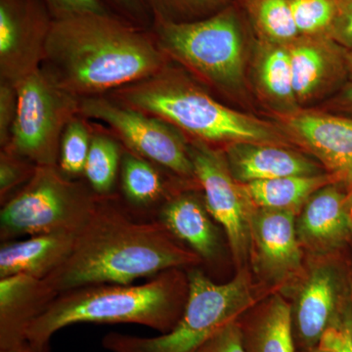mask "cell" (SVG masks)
Segmentation results:
<instances>
[{
  "label": "cell",
  "instance_id": "6da1fadb",
  "mask_svg": "<svg viewBox=\"0 0 352 352\" xmlns=\"http://www.w3.org/2000/svg\"><path fill=\"white\" fill-rule=\"evenodd\" d=\"M203 261L159 219H138L120 195L99 196L73 251L46 283L57 294L99 284H133Z\"/></svg>",
  "mask_w": 352,
  "mask_h": 352
},
{
  "label": "cell",
  "instance_id": "7a4b0ae2",
  "mask_svg": "<svg viewBox=\"0 0 352 352\" xmlns=\"http://www.w3.org/2000/svg\"><path fill=\"white\" fill-rule=\"evenodd\" d=\"M173 63L151 29L107 14L54 21L41 69L78 98L103 96Z\"/></svg>",
  "mask_w": 352,
  "mask_h": 352
},
{
  "label": "cell",
  "instance_id": "3957f363",
  "mask_svg": "<svg viewBox=\"0 0 352 352\" xmlns=\"http://www.w3.org/2000/svg\"><path fill=\"white\" fill-rule=\"evenodd\" d=\"M107 96L164 120L188 139L221 150L240 142L289 145L288 136L277 127L227 107L185 69L173 63Z\"/></svg>",
  "mask_w": 352,
  "mask_h": 352
},
{
  "label": "cell",
  "instance_id": "277c9868",
  "mask_svg": "<svg viewBox=\"0 0 352 352\" xmlns=\"http://www.w3.org/2000/svg\"><path fill=\"white\" fill-rule=\"evenodd\" d=\"M189 294L186 270H171L143 284H99L63 293L28 331L30 344H50L55 333L80 323L136 324L166 333L182 318Z\"/></svg>",
  "mask_w": 352,
  "mask_h": 352
},
{
  "label": "cell",
  "instance_id": "5b68a950",
  "mask_svg": "<svg viewBox=\"0 0 352 352\" xmlns=\"http://www.w3.org/2000/svg\"><path fill=\"white\" fill-rule=\"evenodd\" d=\"M249 29L236 1L196 22L154 23L160 48L173 64L214 91L237 96L245 85V52Z\"/></svg>",
  "mask_w": 352,
  "mask_h": 352
},
{
  "label": "cell",
  "instance_id": "8992f818",
  "mask_svg": "<svg viewBox=\"0 0 352 352\" xmlns=\"http://www.w3.org/2000/svg\"><path fill=\"white\" fill-rule=\"evenodd\" d=\"M189 294L182 318L170 332L153 338L107 333L102 346L111 352H198L214 333L237 320L252 305L270 295L249 267L236 271L226 283H215L200 267L187 270Z\"/></svg>",
  "mask_w": 352,
  "mask_h": 352
},
{
  "label": "cell",
  "instance_id": "52a82bcc",
  "mask_svg": "<svg viewBox=\"0 0 352 352\" xmlns=\"http://www.w3.org/2000/svg\"><path fill=\"white\" fill-rule=\"evenodd\" d=\"M83 178L69 179L58 166H38L31 180L1 205L0 238L78 234L98 201Z\"/></svg>",
  "mask_w": 352,
  "mask_h": 352
},
{
  "label": "cell",
  "instance_id": "ba28073f",
  "mask_svg": "<svg viewBox=\"0 0 352 352\" xmlns=\"http://www.w3.org/2000/svg\"><path fill=\"white\" fill-rule=\"evenodd\" d=\"M282 295L291 303L296 352L310 349L326 329L352 315L351 251L305 254L302 272Z\"/></svg>",
  "mask_w": 352,
  "mask_h": 352
},
{
  "label": "cell",
  "instance_id": "9c48e42d",
  "mask_svg": "<svg viewBox=\"0 0 352 352\" xmlns=\"http://www.w3.org/2000/svg\"><path fill=\"white\" fill-rule=\"evenodd\" d=\"M17 88V117L4 148L38 166H57L62 135L80 113V98L55 85L41 69Z\"/></svg>",
  "mask_w": 352,
  "mask_h": 352
},
{
  "label": "cell",
  "instance_id": "30bf717a",
  "mask_svg": "<svg viewBox=\"0 0 352 352\" xmlns=\"http://www.w3.org/2000/svg\"><path fill=\"white\" fill-rule=\"evenodd\" d=\"M80 115L107 127L129 151L200 187L190 157L189 139L168 122L107 95L80 98Z\"/></svg>",
  "mask_w": 352,
  "mask_h": 352
},
{
  "label": "cell",
  "instance_id": "8fae6325",
  "mask_svg": "<svg viewBox=\"0 0 352 352\" xmlns=\"http://www.w3.org/2000/svg\"><path fill=\"white\" fill-rule=\"evenodd\" d=\"M189 152L208 212L226 235L236 271L249 267L252 205L245 185L229 170L224 153L189 139Z\"/></svg>",
  "mask_w": 352,
  "mask_h": 352
},
{
  "label": "cell",
  "instance_id": "7c38bea8",
  "mask_svg": "<svg viewBox=\"0 0 352 352\" xmlns=\"http://www.w3.org/2000/svg\"><path fill=\"white\" fill-rule=\"evenodd\" d=\"M296 214L256 208L252 217L249 268L268 294H283L302 272L305 254L298 242Z\"/></svg>",
  "mask_w": 352,
  "mask_h": 352
},
{
  "label": "cell",
  "instance_id": "4fadbf2b",
  "mask_svg": "<svg viewBox=\"0 0 352 352\" xmlns=\"http://www.w3.org/2000/svg\"><path fill=\"white\" fill-rule=\"evenodd\" d=\"M53 23L43 0H0V82L18 87L41 69Z\"/></svg>",
  "mask_w": 352,
  "mask_h": 352
},
{
  "label": "cell",
  "instance_id": "5bb4252c",
  "mask_svg": "<svg viewBox=\"0 0 352 352\" xmlns=\"http://www.w3.org/2000/svg\"><path fill=\"white\" fill-rule=\"evenodd\" d=\"M351 207L346 182L330 183L315 192L296 219V235L305 254L351 251Z\"/></svg>",
  "mask_w": 352,
  "mask_h": 352
},
{
  "label": "cell",
  "instance_id": "9a60e30c",
  "mask_svg": "<svg viewBox=\"0 0 352 352\" xmlns=\"http://www.w3.org/2000/svg\"><path fill=\"white\" fill-rule=\"evenodd\" d=\"M289 140L311 155L327 173L351 187L352 183V117L315 112L285 115Z\"/></svg>",
  "mask_w": 352,
  "mask_h": 352
},
{
  "label": "cell",
  "instance_id": "2e32d148",
  "mask_svg": "<svg viewBox=\"0 0 352 352\" xmlns=\"http://www.w3.org/2000/svg\"><path fill=\"white\" fill-rule=\"evenodd\" d=\"M286 46L298 105L323 96L349 78L347 50L330 36H300Z\"/></svg>",
  "mask_w": 352,
  "mask_h": 352
},
{
  "label": "cell",
  "instance_id": "e0dca14e",
  "mask_svg": "<svg viewBox=\"0 0 352 352\" xmlns=\"http://www.w3.org/2000/svg\"><path fill=\"white\" fill-rule=\"evenodd\" d=\"M156 219L203 264L214 265L223 258L226 248L219 224L208 212L201 190L176 194L160 208Z\"/></svg>",
  "mask_w": 352,
  "mask_h": 352
},
{
  "label": "cell",
  "instance_id": "ac0fdd59",
  "mask_svg": "<svg viewBox=\"0 0 352 352\" xmlns=\"http://www.w3.org/2000/svg\"><path fill=\"white\" fill-rule=\"evenodd\" d=\"M222 151L233 177L243 184L327 173L314 157L289 146L240 142L227 145Z\"/></svg>",
  "mask_w": 352,
  "mask_h": 352
},
{
  "label": "cell",
  "instance_id": "d6986e66",
  "mask_svg": "<svg viewBox=\"0 0 352 352\" xmlns=\"http://www.w3.org/2000/svg\"><path fill=\"white\" fill-rule=\"evenodd\" d=\"M58 294L44 279L15 275L0 279V349L29 342L28 331Z\"/></svg>",
  "mask_w": 352,
  "mask_h": 352
},
{
  "label": "cell",
  "instance_id": "ffe728a7",
  "mask_svg": "<svg viewBox=\"0 0 352 352\" xmlns=\"http://www.w3.org/2000/svg\"><path fill=\"white\" fill-rule=\"evenodd\" d=\"M120 196L131 210L159 212L170 198L188 189L201 190L159 164L124 147L120 164Z\"/></svg>",
  "mask_w": 352,
  "mask_h": 352
},
{
  "label": "cell",
  "instance_id": "44dd1931",
  "mask_svg": "<svg viewBox=\"0 0 352 352\" xmlns=\"http://www.w3.org/2000/svg\"><path fill=\"white\" fill-rule=\"evenodd\" d=\"M237 322L245 352H296L291 303L282 294L266 296Z\"/></svg>",
  "mask_w": 352,
  "mask_h": 352
},
{
  "label": "cell",
  "instance_id": "7402d4cb",
  "mask_svg": "<svg viewBox=\"0 0 352 352\" xmlns=\"http://www.w3.org/2000/svg\"><path fill=\"white\" fill-rule=\"evenodd\" d=\"M76 234L51 233L31 236L0 247V279L25 275L45 279L69 258Z\"/></svg>",
  "mask_w": 352,
  "mask_h": 352
},
{
  "label": "cell",
  "instance_id": "603a6c76",
  "mask_svg": "<svg viewBox=\"0 0 352 352\" xmlns=\"http://www.w3.org/2000/svg\"><path fill=\"white\" fill-rule=\"evenodd\" d=\"M337 182H340L337 176L326 173L318 175L287 176L244 185L254 208L286 210L298 215L315 192Z\"/></svg>",
  "mask_w": 352,
  "mask_h": 352
},
{
  "label": "cell",
  "instance_id": "cb8c5ba5",
  "mask_svg": "<svg viewBox=\"0 0 352 352\" xmlns=\"http://www.w3.org/2000/svg\"><path fill=\"white\" fill-rule=\"evenodd\" d=\"M256 80L263 96L284 115L296 112L291 62L286 45L261 41Z\"/></svg>",
  "mask_w": 352,
  "mask_h": 352
},
{
  "label": "cell",
  "instance_id": "d4e9b609",
  "mask_svg": "<svg viewBox=\"0 0 352 352\" xmlns=\"http://www.w3.org/2000/svg\"><path fill=\"white\" fill-rule=\"evenodd\" d=\"M124 146L107 127L94 122L91 145L83 179L98 196L116 193L119 184Z\"/></svg>",
  "mask_w": 352,
  "mask_h": 352
},
{
  "label": "cell",
  "instance_id": "484cf974",
  "mask_svg": "<svg viewBox=\"0 0 352 352\" xmlns=\"http://www.w3.org/2000/svg\"><path fill=\"white\" fill-rule=\"evenodd\" d=\"M252 31L263 43L287 45L300 38L289 0H238Z\"/></svg>",
  "mask_w": 352,
  "mask_h": 352
},
{
  "label": "cell",
  "instance_id": "4316f807",
  "mask_svg": "<svg viewBox=\"0 0 352 352\" xmlns=\"http://www.w3.org/2000/svg\"><path fill=\"white\" fill-rule=\"evenodd\" d=\"M94 134V122L76 115L69 120L60 143L58 168L69 179H82Z\"/></svg>",
  "mask_w": 352,
  "mask_h": 352
},
{
  "label": "cell",
  "instance_id": "83f0119b",
  "mask_svg": "<svg viewBox=\"0 0 352 352\" xmlns=\"http://www.w3.org/2000/svg\"><path fill=\"white\" fill-rule=\"evenodd\" d=\"M234 0H145L154 23L175 24L206 19L226 8Z\"/></svg>",
  "mask_w": 352,
  "mask_h": 352
},
{
  "label": "cell",
  "instance_id": "f1b7e54d",
  "mask_svg": "<svg viewBox=\"0 0 352 352\" xmlns=\"http://www.w3.org/2000/svg\"><path fill=\"white\" fill-rule=\"evenodd\" d=\"M300 36H328L338 0H289Z\"/></svg>",
  "mask_w": 352,
  "mask_h": 352
},
{
  "label": "cell",
  "instance_id": "f546056e",
  "mask_svg": "<svg viewBox=\"0 0 352 352\" xmlns=\"http://www.w3.org/2000/svg\"><path fill=\"white\" fill-rule=\"evenodd\" d=\"M38 166L11 150L0 149V203L3 205L31 180Z\"/></svg>",
  "mask_w": 352,
  "mask_h": 352
},
{
  "label": "cell",
  "instance_id": "4dcf8cb0",
  "mask_svg": "<svg viewBox=\"0 0 352 352\" xmlns=\"http://www.w3.org/2000/svg\"><path fill=\"white\" fill-rule=\"evenodd\" d=\"M298 352H352V315L326 329L314 346Z\"/></svg>",
  "mask_w": 352,
  "mask_h": 352
},
{
  "label": "cell",
  "instance_id": "1f68e13d",
  "mask_svg": "<svg viewBox=\"0 0 352 352\" xmlns=\"http://www.w3.org/2000/svg\"><path fill=\"white\" fill-rule=\"evenodd\" d=\"M43 1L54 21L69 19V18L88 15V14L113 15L100 0H43Z\"/></svg>",
  "mask_w": 352,
  "mask_h": 352
},
{
  "label": "cell",
  "instance_id": "d6a6232c",
  "mask_svg": "<svg viewBox=\"0 0 352 352\" xmlns=\"http://www.w3.org/2000/svg\"><path fill=\"white\" fill-rule=\"evenodd\" d=\"M116 17L144 29H152V14L145 0H100Z\"/></svg>",
  "mask_w": 352,
  "mask_h": 352
},
{
  "label": "cell",
  "instance_id": "836d02e7",
  "mask_svg": "<svg viewBox=\"0 0 352 352\" xmlns=\"http://www.w3.org/2000/svg\"><path fill=\"white\" fill-rule=\"evenodd\" d=\"M18 111V88L0 82V149L10 142Z\"/></svg>",
  "mask_w": 352,
  "mask_h": 352
},
{
  "label": "cell",
  "instance_id": "e575fe53",
  "mask_svg": "<svg viewBox=\"0 0 352 352\" xmlns=\"http://www.w3.org/2000/svg\"><path fill=\"white\" fill-rule=\"evenodd\" d=\"M198 352H245L237 320L214 333Z\"/></svg>",
  "mask_w": 352,
  "mask_h": 352
},
{
  "label": "cell",
  "instance_id": "d590c367",
  "mask_svg": "<svg viewBox=\"0 0 352 352\" xmlns=\"http://www.w3.org/2000/svg\"><path fill=\"white\" fill-rule=\"evenodd\" d=\"M328 36L346 50H352V0H338L337 13Z\"/></svg>",
  "mask_w": 352,
  "mask_h": 352
},
{
  "label": "cell",
  "instance_id": "8d00e7d4",
  "mask_svg": "<svg viewBox=\"0 0 352 352\" xmlns=\"http://www.w3.org/2000/svg\"><path fill=\"white\" fill-rule=\"evenodd\" d=\"M335 105L338 110L352 116V82L342 87L335 99Z\"/></svg>",
  "mask_w": 352,
  "mask_h": 352
},
{
  "label": "cell",
  "instance_id": "74e56055",
  "mask_svg": "<svg viewBox=\"0 0 352 352\" xmlns=\"http://www.w3.org/2000/svg\"><path fill=\"white\" fill-rule=\"evenodd\" d=\"M31 344L27 342L20 346L9 347V349H0V352H31Z\"/></svg>",
  "mask_w": 352,
  "mask_h": 352
},
{
  "label": "cell",
  "instance_id": "f35d334b",
  "mask_svg": "<svg viewBox=\"0 0 352 352\" xmlns=\"http://www.w3.org/2000/svg\"><path fill=\"white\" fill-rule=\"evenodd\" d=\"M346 66L347 75L351 82H352V50H347L346 52Z\"/></svg>",
  "mask_w": 352,
  "mask_h": 352
},
{
  "label": "cell",
  "instance_id": "ab89813d",
  "mask_svg": "<svg viewBox=\"0 0 352 352\" xmlns=\"http://www.w3.org/2000/svg\"><path fill=\"white\" fill-rule=\"evenodd\" d=\"M31 352H50V344H41V346L31 344Z\"/></svg>",
  "mask_w": 352,
  "mask_h": 352
},
{
  "label": "cell",
  "instance_id": "60d3db41",
  "mask_svg": "<svg viewBox=\"0 0 352 352\" xmlns=\"http://www.w3.org/2000/svg\"><path fill=\"white\" fill-rule=\"evenodd\" d=\"M349 195H351V205H352V183L351 187H349Z\"/></svg>",
  "mask_w": 352,
  "mask_h": 352
},
{
  "label": "cell",
  "instance_id": "b9f144b4",
  "mask_svg": "<svg viewBox=\"0 0 352 352\" xmlns=\"http://www.w3.org/2000/svg\"><path fill=\"white\" fill-rule=\"evenodd\" d=\"M351 258H352V245H351Z\"/></svg>",
  "mask_w": 352,
  "mask_h": 352
},
{
  "label": "cell",
  "instance_id": "7bdbcfd3",
  "mask_svg": "<svg viewBox=\"0 0 352 352\" xmlns=\"http://www.w3.org/2000/svg\"><path fill=\"white\" fill-rule=\"evenodd\" d=\"M234 1H238V0H234Z\"/></svg>",
  "mask_w": 352,
  "mask_h": 352
},
{
  "label": "cell",
  "instance_id": "ee69618b",
  "mask_svg": "<svg viewBox=\"0 0 352 352\" xmlns=\"http://www.w3.org/2000/svg\"><path fill=\"white\" fill-rule=\"evenodd\" d=\"M351 214H352V207H351Z\"/></svg>",
  "mask_w": 352,
  "mask_h": 352
}]
</instances>
